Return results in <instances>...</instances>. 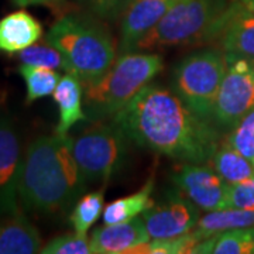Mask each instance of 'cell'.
Returning <instances> with one entry per match:
<instances>
[{
  "mask_svg": "<svg viewBox=\"0 0 254 254\" xmlns=\"http://www.w3.org/2000/svg\"><path fill=\"white\" fill-rule=\"evenodd\" d=\"M68 136H43L26 150L21 161L18 199L38 215L63 213L75 206L88 184L73 157Z\"/></svg>",
  "mask_w": 254,
  "mask_h": 254,
  "instance_id": "2",
  "label": "cell"
},
{
  "mask_svg": "<svg viewBox=\"0 0 254 254\" xmlns=\"http://www.w3.org/2000/svg\"><path fill=\"white\" fill-rule=\"evenodd\" d=\"M233 4L235 0H178L137 50L184 46L219 36Z\"/></svg>",
  "mask_w": 254,
  "mask_h": 254,
  "instance_id": "5",
  "label": "cell"
},
{
  "mask_svg": "<svg viewBox=\"0 0 254 254\" xmlns=\"http://www.w3.org/2000/svg\"><path fill=\"white\" fill-rule=\"evenodd\" d=\"M225 55L227 69L212 112V122L220 130H232L254 108V58Z\"/></svg>",
  "mask_w": 254,
  "mask_h": 254,
  "instance_id": "8",
  "label": "cell"
},
{
  "mask_svg": "<svg viewBox=\"0 0 254 254\" xmlns=\"http://www.w3.org/2000/svg\"><path fill=\"white\" fill-rule=\"evenodd\" d=\"M144 219L134 218L127 222L96 227L92 232L91 249L93 254L134 253L140 246L150 242Z\"/></svg>",
  "mask_w": 254,
  "mask_h": 254,
  "instance_id": "13",
  "label": "cell"
},
{
  "mask_svg": "<svg viewBox=\"0 0 254 254\" xmlns=\"http://www.w3.org/2000/svg\"><path fill=\"white\" fill-rule=\"evenodd\" d=\"M41 37L40 21L26 10H17L0 18V53L16 55L36 44Z\"/></svg>",
  "mask_w": 254,
  "mask_h": 254,
  "instance_id": "15",
  "label": "cell"
},
{
  "mask_svg": "<svg viewBox=\"0 0 254 254\" xmlns=\"http://www.w3.org/2000/svg\"><path fill=\"white\" fill-rule=\"evenodd\" d=\"M21 144L9 118L0 119V216L20 210L18 181L21 171Z\"/></svg>",
  "mask_w": 254,
  "mask_h": 254,
  "instance_id": "11",
  "label": "cell"
},
{
  "mask_svg": "<svg viewBox=\"0 0 254 254\" xmlns=\"http://www.w3.org/2000/svg\"><path fill=\"white\" fill-rule=\"evenodd\" d=\"M130 138L115 122L89 128L73 140L72 151L85 182L105 184L118 175L128 158Z\"/></svg>",
  "mask_w": 254,
  "mask_h": 254,
  "instance_id": "7",
  "label": "cell"
},
{
  "mask_svg": "<svg viewBox=\"0 0 254 254\" xmlns=\"http://www.w3.org/2000/svg\"><path fill=\"white\" fill-rule=\"evenodd\" d=\"M46 41L63 53L69 72L85 85L98 81L116 61L108 30L89 16H64L48 30Z\"/></svg>",
  "mask_w": 254,
  "mask_h": 254,
  "instance_id": "3",
  "label": "cell"
},
{
  "mask_svg": "<svg viewBox=\"0 0 254 254\" xmlns=\"http://www.w3.org/2000/svg\"><path fill=\"white\" fill-rule=\"evenodd\" d=\"M203 237L195 229L190 230L182 236L171 237V239H153V242H148L145 245L140 246L134 253L147 254H181L190 253V250L198 245Z\"/></svg>",
  "mask_w": 254,
  "mask_h": 254,
  "instance_id": "25",
  "label": "cell"
},
{
  "mask_svg": "<svg viewBox=\"0 0 254 254\" xmlns=\"http://www.w3.org/2000/svg\"><path fill=\"white\" fill-rule=\"evenodd\" d=\"M209 165L229 185L254 178V163L227 143L219 145Z\"/></svg>",
  "mask_w": 254,
  "mask_h": 254,
  "instance_id": "19",
  "label": "cell"
},
{
  "mask_svg": "<svg viewBox=\"0 0 254 254\" xmlns=\"http://www.w3.org/2000/svg\"><path fill=\"white\" fill-rule=\"evenodd\" d=\"M113 122L130 141L182 163H209L220 145V128L158 83L145 85Z\"/></svg>",
  "mask_w": 254,
  "mask_h": 254,
  "instance_id": "1",
  "label": "cell"
},
{
  "mask_svg": "<svg viewBox=\"0 0 254 254\" xmlns=\"http://www.w3.org/2000/svg\"><path fill=\"white\" fill-rule=\"evenodd\" d=\"M237 3L242 9L247 10V11L254 14V0H237Z\"/></svg>",
  "mask_w": 254,
  "mask_h": 254,
  "instance_id": "31",
  "label": "cell"
},
{
  "mask_svg": "<svg viewBox=\"0 0 254 254\" xmlns=\"http://www.w3.org/2000/svg\"><path fill=\"white\" fill-rule=\"evenodd\" d=\"M226 69L225 53L219 50L196 51L175 66L173 91L193 113L212 122V112Z\"/></svg>",
  "mask_w": 254,
  "mask_h": 254,
  "instance_id": "6",
  "label": "cell"
},
{
  "mask_svg": "<svg viewBox=\"0 0 254 254\" xmlns=\"http://www.w3.org/2000/svg\"><path fill=\"white\" fill-rule=\"evenodd\" d=\"M18 73L21 75L27 86V95H26L27 105L41 98H46L48 95H53L61 79V75L57 69L33 66L26 64H21L18 66Z\"/></svg>",
  "mask_w": 254,
  "mask_h": 254,
  "instance_id": "22",
  "label": "cell"
},
{
  "mask_svg": "<svg viewBox=\"0 0 254 254\" xmlns=\"http://www.w3.org/2000/svg\"><path fill=\"white\" fill-rule=\"evenodd\" d=\"M153 190H154V180L150 178L144 184V187L134 192L133 195L113 200L103 210V223L105 225L122 223L144 213L154 203L151 200Z\"/></svg>",
  "mask_w": 254,
  "mask_h": 254,
  "instance_id": "20",
  "label": "cell"
},
{
  "mask_svg": "<svg viewBox=\"0 0 254 254\" xmlns=\"http://www.w3.org/2000/svg\"><path fill=\"white\" fill-rule=\"evenodd\" d=\"M143 219L151 239H171L196 227L199 208L175 188L167 190L160 203L147 209Z\"/></svg>",
  "mask_w": 254,
  "mask_h": 254,
  "instance_id": "9",
  "label": "cell"
},
{
  "mask_svg": "<svg viewBox=\"0 0 254 254\" xmlns=\"http://www.w3.org/2000/svg\"><path fill=\"white\" fill-rule=\"evenodd\" d=\"M83 93L82 81L75 73L66 72L61 76L53 93L60 109V120L55 127V134L68 136L69 130L78 122L88 119L83 109Z\"/></svg>",
  "mask_w": 254,
  "mask_h": 254,
  "instance_id": "16",
  "label": "cell"
},
{
  "mask_svg": "<svg viewBox=\"0 0 254 254\" xmlns=\"http://www.w3.org/2000/svg\"><path fill=\"white\" fill-rule=\"evenodd\" d=\"M43 254H91V242L86 236H81L76 232L65 233L51 239L46 246L41 247Z\"/></svg>",
  "mask_w": 254,
  "mask_h": 254,
  "instance_id": "27",
  "label": "cell"
},
{
  "mask_svg": "<svg viewBox=\"0 0 254 254\" xmlns=\"http://www.w3.org/2000/svg\"><path fill=\"white\" fill-rule=\"evenodd\" d=\"M103 206H105L103 188L81 196L69 215V223L72 225L73 232H76L81 236H86L89 229L95 225V222L105 210Z\"/></svg>",
  "mask_w": 254,
  "mask_h": 254,
  "instance_id": "23",
  "label": "cell"
},
{
  "mask_svg": "<svg viewBox=\"0 0 254 254\" xmlns=\"http://www.w3.org/2000/svg\"><path fill=\"white\" fill-rule=\"evenodd\" d=\"M227 208L254 209V178L229 185L225 209Z\"/></svg>",
  "mask_w": 254,
  "mask_h": 254,
  "instance_id": "29",
  "label": "cell"
},
{
  "mask_svg": "<svg viewBox=\"0 0 254 254\" xmlns=\"http://www.w3.org/2000/svg\"><path fill=\"white\" fill-rule=\"evenodd\" d=\"M82 9L92 16L105 20H115L123 16L133 0H75Z\"/></svg>",
  "mask_w": 254,
  "mask_h": 254,
  "instance_id": "28",
  "label": "cell"
},
{
  "mask_svg": "<svg viewBox=\"0 0 254 254\" xmlns=\"http://www.w3.org/2000/svg\"><path fill=\"white\" fill-rule=\"evenodd\" d=\"M219 34L225 53L254 58V14L242 9L237 0Z\"/></svg>",
  "mask_w": 254,
  "mask_h": 254,
  "instance_id": "17",
  "label": "cell"
},
{
  "mask_svg": "<svg viewBox=\"0 0 254 254\" xmlns=\"http://www.w3.org/2000/svg\"><path fill=\"white\" fill-rule=\"evenodd\" d=\"M41 247V236L23 210L0 216V254L40 253Z\"/></svg>",
  "mask_w": 254,
  "mask_h": 254,
  "instance_id": "14",
  "label": "cell"
},
{
  "mask_svg": "<svg viewBox=\"0 0 254 254\" xmlns=\"http://www.w3.org/2000/svg\"><path fill=\"white\" fill-rule=\"evenodd\" d=\"M226 143L254 163V108L230 130Z\"/></svg>",
  "mask_w": 254,
  "mask_h": 254,
  "instance_id": "26",
  "label": "cell"
},
{
  "mask_svg": "<svg viewBox=\"0 0 254 254\" xmlns=\"http://www.w3.org/2000/svg\"><path fill=\"white\" fill-rule=\"evenodd\" d=\"M175 188L202 210H220L226 206L229 184L210 165L185 163L171 175Z\"/></svg>",
  "mask_w": 254,
  "mask_h": 254,
  "instance_id": "10",
  "label": "cell"
},
{
  "mask_svg": "<svg viewBox=\"0 0 254 254\" xmlns=\"http://www.w3.org/2000/svg\"><path fill=\"white\" fill-rule=\"evenodd\" d=\"M163 57L154 53H126L98 81L86 85L83 106L89 120L113 118L161 72Z\"/></svg>",
  "mask_w": 254,
  "mask_h": 254,
  "instance_id": "4",
  "label": "cell"
},
{
  "mask_svg": "<svg viewBox=\"0 0 254 254\" xmlns=\"http://www.w3.org/2000/svg\"><path fill=\"white\" fill-rule=\"evenodd\" d=\"M13 3L20 7L27 6H48V7H61L65 0H13Z\"/></svg>",
  "mask_w": 254,
  "mask_h": 254,
  "instance_id": "30",
  "label": "cell"
},
{
  "mask_svg": "<svg viewBox=\"0 0 254 254\" xmlns=\"http://www.w3.org/2000/svg\"><path fill=\"white\" fill-rule=\"evenodd\" d=\"M193 254H254V226L230 229L200 240Z\"/></svg>",
  "mask_w": 254,
  "mask_h": 254,
  "instance_id": "18",
  "label": "cell"
},
{
  "mask_svg": "<svg viewBox=\"0 0 254 254\" xmlns=\"http://www.w3.org/2000/svg\"><path fill=\"white\" fill-rule=\"evenodd\" d=\"M16 58L21 64L33 66H44L53 69H63L69 72V66L65 57L60 50L51 44H33L16 54Z\"/></svg>",
  "mask_w": 254,
  "mask_h": 254,
  "instance_id": "24",
  "label": "cell"
},
{
  "mask_svg": "<svg viewBox=\"0 0 254 254\" xmlns=\"http://www.w3.org/2000/svg\"><path fill=\"white\" fill-rule=\"evenodd\" d=\"M178 0H133L122 16L119 53L136 51L138 43L163 20Z\"/></svg>",
  "mask_w": 254,
  "mask_h": 254,
  "instance_id": "12",
  "label": "cell"
},
{
  "mask_svg": "<svg viewBox=\"0 0 254 254\" xmlns=\"http://www.w3.org/2000/svg\"><path fill=\"white\" fill-rule=\"evenodd\" d=\"M254 226V209L227 208L212 210L202 216L196 225V230L203 239L230 229Z\"/></svg>",
  "mask_w": 254,
  "mask_h": 254,
  "instance_id": "21",
  "label": "cell"
}]
</instances>
